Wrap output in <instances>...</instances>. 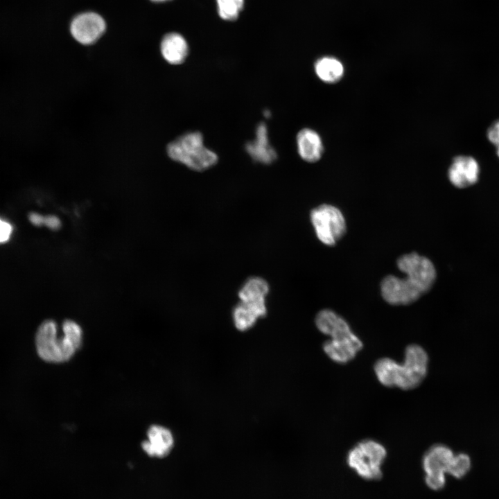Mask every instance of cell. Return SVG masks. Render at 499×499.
Masks as SVG:
<instances>
[{
    "mask_svg": "<svg viewBox=\"0 0 499 499\" xmlns=\"http://www.w3.org/2000/svg\"><path fill=\"white\" fill-rule=\"evenodd\" d=\"M478 161L471 156L455 157L449 167V181L455 186L462 189L475 184L479 177Z\"/></svg>",
    "mask_w": 499,
    "mask_h": 499,
    "instance_id": "cell-10",
    "label": "cell"
},
{
    "mask_svg": "<svg viewBox=\"0 0 499 499\" xmlns=\"http://www.w3.org/2000/svg\"><path fill=\"white\" fill-rule=\"evenodd\" d=\"M69 29L71 35L76 42L82 45H91L104 34L106 23L99 14L85 12L73 18Z\"/></svg>",
    "mask_w": 499,
    "mask_h": 499,
    "instance_id": "cell-9",
    "label": "cell"
},
{
    "mask_svg": "<svg viewBox=\"0 0 499 499\" xmlns=\"http://www.w3.org/2000/svg\"><path fill=\"white\" fill-rule=\"evenodd\" d=\"M148 440L141 443L143 450L151 457H164L171 451L174 439L170 430L158 425L151 426L147 431Z\"/></svg>",
    "mask_w": 499,
    "mask_h": 499,
    "instance_id": "cell-12",
    "label": "cell"
},
{
    "mask_svg": "<svg viewBox=\"0 0 499 499\" xmlns=\"http://www.w3.org/2000/svg\"><path fill=\"white\" fill-rule=\"evenodd\" d=\"M315 71L317 77L326 83L338 82L344 75L342 63L334 57L325 56L315 63Z\"/></svg>",
    "mask_w": 499,
    "mask_h": 499,
    "instance_id": "cell-16",
    "label": "cell"
},
{
    "mask_svg": "<svg viewBox=\"0 0 499 499\" xmlns=\"http://www.w3.org/2000/svg\"><path fill=\"white\" fill-rule=\"evenodd\" d=\"M297 151L305 161L313 163L322 157L324 148L317 132L310 128L301 130L297 135Z\"/></svg>",
    "mask_w": 499,
    "mask_h": 499,
    "instance_id": "cell-15",
    "label": "cell"
},
{
    "mask_svg": "<svg viewBox=\"0 0 499 499\" xmlns=\"http://www.w3.org/2000/svg\"><path fill=\"white\" fill-rule=\"evenodd\" d=\"M270 112L268 110H265V116L268 117V116H270Z\"/></svg>",
    "mask_w": 499,
    "mask_h": 499,
    "instance_id": "cell-24",
    "label": "cell"
},
{
    "mask_svg": "<svg viewBox=\"0 0 499 499\" xmlns=\"http://www.w3.org/2000/svg\"><path fill=\"white\" fill-rule=\"evenodd\" d=\"M220 17L229 21H234L238 17L244 5V0H216Z\"/></svg>",
    "mask_w": 499,
    "mask_h": 499,
    "instance_id": "cell-18",
    "label": "cell"
},
{
    "mask_svg": "<svg viewBox=\"0 0 499 499\" xmlns=\"http://www.w3.org/2000/svg\"><path fill=\"white\" fill-rule=\"evenodd\" d=\"M12 231V225L0 218V243L8 241Z\"/></svg>",
    "mask_w": 499,
    "mask_h": 499,
    "instance_id": "cell-22",
    "label": "cell"
},
{
    "mask_svg": "<svg viewBox=\"0 0 499 499\" xmlns=\"http://www.w3.org/2000/svg\"><path fill=\"white\" fill-rule=\"evenodd\" d=\"M386 455V450L381 444L372 439H365L349 451L347 462L360 477L368 480H378L383 476L380 466Z\"/></svg>",
    "mask_w": 499,
    "mask_h": 499,
    "instance_id": "cell-6",
    "label": "cell"
},
{
    "mask_svg": "<svg viewBox=\"0 0 499 499\" xmlns=\"http://www.w3.org/2000/svg\"><path fill=\"white\" fill-rule=\"evenodd\" d=\"M268 283L262 277H252L247 279L240 288L238 296L240 300L266 299L269 292Z\"/></svg>",
    "mask_w": 499,
    "mask_h": 499,
    "instance_id": "cell-17",
    "label": "cell"
},
{
    "mask_svg": "<svg viewBox=\"0 0 499 499\" xmlns=\"http://www.w3.org/2000/svg\"><path fill=\"white\" fill-rule=\"evenodd\" d=\"M310 218L317 238L326 245L333 246L346 233L345 218L333 205L324 204L314 208Z\"/></svg>",
    "mask_w": 499,
    "mask_h": 499,
    "instance_id": "cell-7",
    "label": "cell"
},
{
    "mask_svg": "<svg viewBox=\"0 0 499 499\" xmlns=\"http://www.w3.org/2000/svg\"><path fill=\"white\" fill-rule=\"evenodd\" d=\"M471 460L470 457L463 453L455 454L448 468L447 473L456 478H463L470 471Z\"/></svg>",
    "mask_w": 499,
    "mask_h": 499,
    "instance_id": "cell-19",
    "label": "cell"
},
{
    "mask_svg": "<svg viewBox=\"0 0 499 499\" xmlns=\"http://www.w3.org/2000/svg\"><path fill=\"white\" fill-rule=\"evenodd\" d=\"M150 1H152L153 2H156V3H160V2H165L167 1H170V0H150Z\"/></svg>",
    "mask_w": 499,
    "mask_h": 499,
    "instance_id": "cell-23",
    "label": "cell"
},
{
    "mask_svg": "<svg viewBox=\"0 0 499 499\" xmlns=\"http://www.w3.org/2000/svg\"><path fill=\"white\" fill-rule=\"evenodd\" d=\"M160 52L168 64H182L189 53V46L184 37L178 33L166 34L160 43Z\"/></svg>",
    "mask_w": 499,
    "mask_h": 499,
    "instance_id": "cell-14",
    "label": "cell"
},
{
    "mask_svg": "<svg viewBox=\"0 0 499 499\" xmlns=\"http://www.w3.org/2000/svg\"><path fill=\"white\" fill-rule=\"evenodd\" d=\"M266 301H240L232 311L235 328L245 332L254 326L256 322L267 315Z\"/></svg>",
    "mask_w": 499,
    "mask_h": 499,
    "instance_id": "cell-11",
    "label": "cell"
},
{
    "mask_svg": "<svg viewBox=\"0 0 499 499\" xmlns=\"http://www.w3.org/2000/svg\"><path fill=\"white\" fill-rule=\"evenodd\" d=\"M453 450L447 446L437 444L432 446L424 454L422 464L426 473L425 481L433 490L444 488L446 482L444 473L454 456Z\"/></svg>",
    "mask_w": 499,
    "mask_h": 499,
    "instance_id": "cell-8",
    "label": "cell"
},
{
    "mask_svg": "<svg viewBox=\"0 0 499 499\" xmlns=\"http://www.w3.org/2000/svg\"><path fill=\"white\" fill-rule=\"evenodd\" d=\"M28 218L32 224L35 226L44 225L53 231H57L62 227V220L56 215L44 216L38 213L32 212L29 214Z\"/></svg>",
    "mask_w": 499,
    "mask_h": 499,
    "instance_id": "cell-20",
    "label": "cell"
},
{
    "mask_svg": "<svg viewBox=\"0 0 499 499\" xmlns=\"http://www.w3.org/2000/svg\"><path fill=\"white\" fill-rule=\"evenodd\" d=\"M397 266L405 274V278L388 275L380 283L382 297L391 305H408L416 301L432 288L436 279L433 263L416 252L400 256Z\"/></svg>",
    "mask_w": 499,
    "mask_h": 499,
    "instance_id": "cell-1",
    "label": "cell"
},
{
    "mask_svg": "<svg viewBox=\"0 0 499 499\" xmlns=\"http://www.w3.org/2000/svg\"><path fill=\"white\" fill-rule=\"evenodd\" d=\"M428 360L425 349L419 344H412L405 350L403 363L389 358H382L376 362L374 369L383 385L408 390L416 388L426 378Z\"/></svg>",
    "mask_w": 499,
    "mask_h": 499,
    "instance_id": "cell-2",
    "label": "cell"
},
{
    "mask_svg": "<svg viewBox=\"0 0 499 499\" xmlns=\"http://www.w3.org/2000/svg\"><path fill=\"white\" fill-rule=\"evenodd\" d=\"M57 323L51 319L43 322L35 336L38 356L49 362H63L69 360L82 344V330L78 322L65 319L62 324V334H59Z\"/></svg>",
    "mask_w": 499,
    "mask_h": 499,
    "instance_id": "cell-3",
    "label": "cell"
},
{
    "mask_svg": "<svg viewBox=\"0 0 499 499\" xmlns=\"http://www.w3.org/2000/svg\"><path fill=\"white\" fill-rule=\"evenodd\" d=\"M487 137L496 146L499 145V119L494 121L488 128Z\"/></svg>",
    "mask_w": 499,
    "mask_h": 499,
    "instance_id": "cell-21",
    "label": "cell"
},
{
    "mask_svg": "<svg viewBox=\"0 0 499 499\" xmlns=\"http://www.w3.org/2000/svg\"><path fill=\"white\" fill-rule=\"evenodd\" d=\"M496 148H497L496 154H497L498 157H499V145H498V146H496Z\"/></svg>",
    "mask_w": 499,
    "mask_h": 499,
    "instance_id": "cell-25",
    "label": "cell"
},
{
    "mask_svg": "<svg viewBox=\"0 0 499 499\" xmlns=\"http://www.w3.org/2000/svg\"><path fill=\"white\" fill-rule=\"evenodd\" d=\"M245 150L255 161L269 164L277 158L275 150L270 146L268 136V128L264 123H260L256 130V139L245 145Z\"/></svg>",
    "mask_w": 499,
    "mask_h": 499,
    "instance_id": "cell-13",
    "label": "cell"
},
{
    "mask_svg": "<svg viewBox=\"0 0 499 499\" xmlns=\"http://www.w3.org/2000/svg\"><path fill=\"white\" fill-rule=\"evenodd\" d=\"M317 329L330 339L325 341L322 349L333 361L345 364L352 360L362 349L363 344L352 331L348 322L332 310L323 309L315 319Z\"/></svg>",
    "mask_w": 499,
    "mask_h": 499,
    "instance_id": "cell-4",
    "label": "cell"
},
{
    "mask_svg": "<svg viewBox=\"0 0 499 499\" xmlns=\"http://www.w3.org/2000/svg\"><path fill=\"white\" fill-rule=\"evenodd\" d=\"M168 156L195 171H204L214 166L218 155L204 145L200 132L184 133L169 142L166 146Z\"/></svg>",
    "mask_w": 499,
    "mask_h": 499,
    "instance_id": "cell-5",
    "label": "cell"
}]
</instances>
